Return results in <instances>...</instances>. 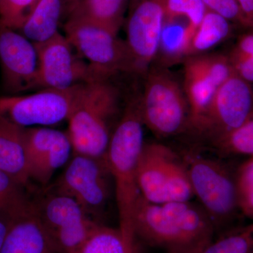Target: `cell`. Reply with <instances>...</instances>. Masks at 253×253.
I'll list each match as a JSON object with an SVG mask.
<instances>
[{
	"mask_svg": "<svg viewBox=\"0 0 253 253\" xmlns=\"http://www.w3.org/2000/svg\"><path fill=\"white\" fill-rule=\"evenodd\" d=\"M119 121L113 131L106 160L112 175L121 229L126 244L136 253L139 243L134 233L136 206L141 197L137 179L138 161L144 146L141 89L127 94Z\"/></svg>",
	"mask_w": 253,
	"mask_h": 253,
	"instance_id": "1",
	"label": "cell"
},
{
	"mask_svg": "<svg viewBox=\"0 0 253 253\" xmlns=\"http://www.w3.org/2000/svg\"><path fill=\"white\" fill-rule=\"evenodd\" d=\"M123 95L112 79L80 84L67 120L66 133L74 155L105 158L122 113Z\"/></svg>",
	"mask_w": 253,
	"mask_h": 253,
	"instance_id": "2",
	"label": "cell"
},
{
	"mask_svg": "<svg viewBox=\"0 0 253 253\" xmlns=\"http://www.w3.org/2000/svg\"><path fill=\"white\" fill-rule=\"evenodd\" d=\"M194 196L212 219L216 233L234 226L240 212L236 172L217 158L194 150L181 156Z\"/></svg>",
	"mask_w": 253,
	"mask_h": 253,
	"instance_id": "3",
	"label": "cell"
},
{
	"mask_svg": "<svg viewBox=\"0 0 253 253\" xmlns=\"http://www.w3.org/2000/svg\"><path fill=\"white\" fill-rule=\"evenodd\" d=\"M142 79L140 109L144 126L159 138L187 131L189 106L183 86L173 73L153 64Z\"/></svg>",
	"mask_w": 253,
	"mask_h": 253,
	"instance_id": "4",
	"label": "cell"
},
{
	"mask_svg": "<svg viewBox=\"0 0 253 253\" xmlns=\"http://www.w3.org/2000/svg\"><path fill=\"white\" fill-rule=\"evenodd\" d=\"M35 213L57 253H80L99 224L80 205L54 190L34 199Z\"/></svg>",
	"mask_w": 253,
	"mask_h": 253,
	"instance_id": "5",
	"label": "cell"
},
{
	"mask_svg": "<svg viewBox=\"0 0 253 253\" xmlns=\"http://www.w3.org/2000/svg\"><path fill=\"white\" fill-rule=\"evenodd\" d=\"M52 190L74 199L93 220L101 222L114 185L106 156L74 155Z\"/></svg>",
	"mask_w": 253,
	"mask_h": 253,
	"instance_id": "6",
	"label": "cell"
},
{
	"mask_svg": "<svg viewBox=\"0 0 253 253\" xmlns=\"http://www.w3.org/2000/svg\"><path fill=\"white\" fill-rule=\"evenodd\" d=\"M65 36L78 55L90 66L97 80L113 79L119 73L131 74V60L126 41L92 23L68 19Z\"/></svg>",
	"mask_w": 253,
	"mask_h": 253,
	"instance_id": "7",
	"label": "cell"
},
{
	"mask_svg": "<svg viewBox=\"0 0 253 253\" xmlns=\"http://www.w3.org/2000/svg\"><path fill=\"white\" fill-rule=\"evenodd\" d=\"M34 44L38 59L35 89H66L97 81L89 64L60 32L49 41Z\"/></svg>",
	"mask_w": 253,
	"mask_h": 253,
	"instance_id": "8",
	"label": "cell"
},
{
	"mask_svg": "<svg viewBox=\"0 0 253 253\" xmlns=\"http://www.w3.org/2000/svg\"><path fill=\"white\" fill-rule=\"evenodd\" d=\"M80 84L69 89L0 96V116L23 127L52 126L67 121Z\"/></svg>",
	"mask_w": 253,
	"mask_h": 253,
	"instance_id": "9",
	"label": "cell"
},
{
	"mask_svg": "<svg viewBox=\"0 0 253 253\" xmlns=\"http://www.w3.org/2000/svg\"><path fill=\"white\" fill-rule=\"evenodd\" d=\"M253 116V86L234 74L217 89L196 134L212 141Z\"/></svg>",
	"mask_w": 253,
	"mask_h": 253,
	"instance_id": "10",
	"label": "cell"
},
{
	"mask_svg": "<svg viewBox=\"0 0 253 253\" xmlns=\"http://www.w3.org/2000/svg\"><path fill=\"white\" fill-rule=\"evenodd\" d=\"M164 21V11L158 0H144L130 11L125 41L130 56L132 76L142 78L154 64Z\"/></svg>",
	"mask_w": 253,
	"mask_h": 253,
	"instance_id": "11",
	"label": "cell"
},
{
	"mask_svg": "<svg viewBox=\"0 0 253 253\" xmlns=\"http://www.w3.org/2000/svg\"><path fill=\"white\" fill-rule=\"evenodd\" d=\"M1 83L9 95L35 90L38 59L36 46L21 33L0 26Z\"/></svg>",
	"mask_w": 253,
	"mask_h": 253,
	"instance_id": "12",
	"label": "cell"
},
{
	"mask_svg": "<svg viewBox=\"0 0 253 253\" xmlns=\"http://www.w3.org/2000/svg\"><path fill=\"white\" fill-rule=\"evenodd\" d=\"M23 142L30 180L43 186L66 164L73 151L67 133L45 126L25 127Z\"/></svg>",
	"mask_w": 253,
	"mask_h": 253,
	"instance_id": "13",
	"label": "cell"
},
{
	"mask_svg": "<svg viewBox=\"0 0 253 253\" xmlns=\"http://www.w3.org/2000/svg\"><path fill=\"white\" fill-rule=\"evenodd\" d=\"M134 233L138 243L143 241L167 253H201L161 205L152 204L141 196L136 206Z\"/></svg>",
	"mask_w": 253,
	"mask_h": 253,
	"instance_id": "14",
	"label": "cell"
},
{
	"mask_svg": "<svg viewBox=\"0 0 253 253\" xmlns=\"http://www.w3.org/2000/svg\"><path fill=\"white\" fill-rule=\"evenodd\" d=\"M173 152L170 148L159 143L144 142L143 146L138 161V184L141 196L152 204L169 202L168 166Z\"/></svg>",
	"mask_w": 253,
	"mask_h": 253,
	"instance_id": "15",
	"label": "cell"
},
{
	"mask_svg": "<svg viewBox=\"0 0 253 253\" xmlns=\"http://www.w3.org/2000/svg\"><path fill=\"white\" fill-rule=\"evenodd\" d=\"M182 63V86L189 111L188 130L196 134L219 88L204 74L194 56H188Z\"/></svg>",
	"mask_w": 253,
	"mask_h": 253,
	"instance_id": "16",
	"label": "cell"
},
{
	"mask_svg": "<svg viewBox=\"0 0 253 253\" xmlns=\"http://www.w3.org/2000/svg\"><path fill=\"white\" fill-rule=\"evenodd\" d=\"M161 206L201 253L215 237L212 219L199 204L191 201H170Z\"/></svg>",
	"mask_w": 253,
	"mask_h": 253,
	"instance_id": "17",
	"label": "cell"
},
{
	"mask_svg": "<svg viewBox=\"0 0 253 253\" xmlns=\"http://www.w3.org/2000/svg\"><path fill=\"white\" fill-rule=\"evenodd\" d=\"M0 253H57L33 212L11 221Z\"/></svg>",
	"mask_w": 253,
	"mask_h": 253,
	"instance_id": "18",
	"label": "cell"
},
{
	"mask_svg": "<svg viewBox=\"0 0 253 253\" xmlns=\"http://www.w3.org/2000/svg\"><path fill=\"white\" fill-rule=\"evenodd\" d=\"M23 126L0 116V169L27 186V161L23 142Z\"/></svg>",
	"mask_w": 253,
	"mask_h": 253,
	"instance_id": "19",
	"label": "cell"
},
{
	"mask_svg": "<svg viewBox=\"0 0 253 253\" xmlns=\"http://www.w3.org/2000/svg\"><path fill=\"white\" fill-rule=\"evenodd\" d=\"M129 0H81L68 13V19L79 20L118 35Z\"/></svg>",
	"mask_w": 253,
	"mask_h": 253,
	"instance_id": "20",
	"label": "cell"
},
{
	"mask_svg": "<svg viewBox=\"0 0 253 253\" xmlns=\"http://www.w3.org/2000/svg\"><path fill=\"white\" fill-rule=\"evenodd\" d=\"M64 0H41L18 32L33 44L49 41L59 33Z\"/></svg>",
	"mask_w": 253,
	"mask_h": 253,
	"instance_id": "21",
	"label": "cell"
},
{
	"mask_svg": "<svg viewBox=\"0 0 253 253\" xmlns=\"http://www.w3.org/2000/svg\"><path fill=\"white\" fill-rule=\"evenodd\" d=\"M232 31V23L220 15L207 10L190 40L186 58L208 53L229 39Z\"/></svg>",
	"mask_w": 253,
	"mask_h": 253,
	"instance_id": "22",
	"label": "cell"
},
{
	"mask_svg": "<svg viewBox=\"0 0 253 253\" xmlns=\"http://www.w3.org/2000/svg\"><path fill=\"white\" fill-rule=\"evenodd\" d=\"M34 211V199L27 186L0 169V217L13 221Z\"/></svg>",
	"mask_w": 253,
	"mask_h": 253,
	"instance_id": "23",
	"label": "cell"
},
{
	"mask_svg": "<svg viewBox=\"0 0 253 253\" xmlns=\"http://www.w3.org/2000/svg\"><path fill=\"white\" fill-rule=\"evenodd\" d=\"M191 38L188 24L176 22V20L164 22L159 49L154 64L163 67L182 62L186 58V51Z\"/></svg>",
	"mask_w": 253,
	"mask_h": 253,
	"instance_id": "24",
	"label": "cell"
},
{
	"mask_svg": "<svg viewBox=\"0 0 253 253\" xmlns=\"http://www.w3.org/2000/svg\"><path fill=\"white\" fill-rule=\"evenodd\" d=\"M201 253H253V221L219 233Z\"/></svg>",
	"mask_w": 253,
	"mask_h": 253,
	"instance_id": "25",
	"label": "cell"
},
{
	"mask_svg": "<svg viewBox=\"0 0 253 253\" xmlns=\"http://www.w3.org/2000/svg\"><path fill=\"white\" fill-rule=\"evenodd\" d=\"M80 253H136L126 244L119 228L100 223L91 233Z\"/></svg>",
	"mask_w": 253,
	"mask_h": 253,
	"instance_id": "26",
	"label": "cell"
},
{
	"mask_svg": "<svg viewBox=\"0 0 253 253\" xmlns=\"http://www.w3.org/2000/svg\"><path fill=\"white\" fill-rule=\"evenodd\" d=\"M219 154L228 156H253V116L235 130L211 141Z\"/></svg>",
	"mask_w": 253,
	"mask_h": 253,
	"instance_id": "27",
	"label": "cell"
},
{
	"mask_svg": "<svg viewBox=\"0 0 253 253\" xmlns=\"http://www.w3.org/2000/svg\"><path fill=\"white\" fill-rule=\"evenodd\" d=\"M167 188L169 202L191 201L194 197L185 164L175 151L168 162Z\"/></svg>",
	"mask_w": 253,
	"mask_h": 253,
	"instance_id": "28",
	"label": "cell"
},
{
	"mask_svg": "<svg viewBox=\"0 0 253 253\" xmlns=\"http://www.w3.org/2000/svg\"><path fill=\"white\" fill-rule=\"evenodd\" d=\"M165 14L164 22H169L178 18L188 19L191 37L202 21L207 9L202 0H158Z\"/></svg>",
	"mask_w": 253,
	"mask_h": 253,
	"instance_id": "29",
	"label": "cell"
},
{
	"mask_svg": "<svg viewBox=\"0 0 253 253\" xmlns=\"http://www.w3.org/2000/svg\"><path fill=\"white\" fill-rule=\"evenodd\" d=\"M236 184L240 212L253 221V156L236 169Z\"/></svg>",
	"mask_w": 253,
	"mask_h": 253,
	"instance_id": "30",
	"label": "cell"
},
{
	"mask_svg": "<svg viewBox=\"0 0 253 253\" xmlns=\"http://www.w3.org/2000/svg\"><path fill=\"white\" fill-rule=\"evenodd\" d=\"M41 0H0V26L18 31Z\"/></svg>",
	"mask_w": 253,
	"mask_h": 253,
	"instance_id": "31",
	"label": "cell"
},
{
	"mask_svg": "<svg viewBox=\"0 0 253 253\" xmlns=\"http://www.w3.org/2000/svg\"><path fill=\"white\" fill-rule=\"evenodd\" d=\"M208 11L216 13L228 21L245 28L244 18L237 0H202Z\"/></svg>",
	"mask_w": 253,
	"mask_h": 253,
	"instance_id": "32",
	"label": "cell"
},
{
	"mask_svg": "<svg viewBox=\"0 0 253 253\" xmlns=\"http://www.w3.org/2000/svg\"><path fill=\"white\" fill-rule=\"evenodd\" d=\"M234 73L250 84H253V56L228 54Z\"/></svg>",
	"mask_w": 253,
	"mask_h": 253,
	"instance_id": "33",
	"label": "cell"
},
{
	"mask_svg": "<svg viewBox=\"0 0 253 253\" xmlns=\"http://www.w3.org/2000/svg\"><path fill=\"white\" fill-rule=\"evenodd\" d=\"M230 54L243 56H253V29L241 35Z\"/></svg>",
	"mask_w": 253,
	"mask_h": 253,
	"instance_id": "34",
	"label": "cell"
},
{
	"mask_svg": "<svg viewBox=\"0 0 253 253\" xmlns=\"http://www.w3.org/2000/svg\"><path fill=\"white\" fill-rule=\"evenodd\" d=\"M244 18L245 28L253 29V0H237Z\"/></svg>",
	"mask_w": 253,
	"mask_h": 253,
	"instance_id": "35",
	"label": "cell"
},
{
	"mask_svg": "<svg viewBox=\"0 0 253 253\" xmlns=\"http://www.w3.org/2000/svg\"><path fill=\"white\" fill-rule=\"evenodd\" d=\"M11 222V221L0 217V250H1L3 242H4L5 236L6 235Z\"/></svg>",
	"mask_w": 253,
	"mask_h": 253,
	"instance_id": "36",
	"label": "cell"
},
{
	"mask_svg": "<svg viewBox=\"0 0 253 253\" xmlns=\"http://www.w3.org/2000/svg\"><path fill=\"white\" fill-rule=\"evenodd\" d=\"M81 0H64V11L69 12L70 10L73 9Z\"/></svg>",
	"mask_w": 253,
	"mask_h": 253,
	"instance_id": "37",
	"label": "cell"
},
{
	"mask_svg": "<svg viewBox=\"0 0 253 253\" xmlns=\"http://www.w3.org/2000/svg\"><path fill=\"white\" fill-rule=\"evenodd\" d=\"M144 1V0H129V11H131V10L134 9L139 3L141 2V1Z\"/></svg>",
	"mask_w": 253,
	"mask_h": 253,
	"instance_id": "38",
	"label": "cell"
}]
</instances>
